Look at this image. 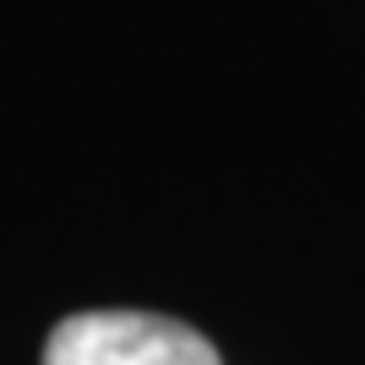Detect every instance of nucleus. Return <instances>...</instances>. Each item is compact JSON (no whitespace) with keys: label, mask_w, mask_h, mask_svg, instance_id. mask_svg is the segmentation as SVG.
<instances>
[{"label":"nucleus","mask_w":365,"mask_h":365,"mask_svg":"<svg viewBox=\"0 0 365 365\" xmlns=\"http://www.w3.org/2000/svg\"><path fill=\"white\" fill-rule=\"evenodd\" d=\"M44 365H224L197 327L153 311H82L44 344Z\"/></svg>","instance_id":"1"}]
</instances>
